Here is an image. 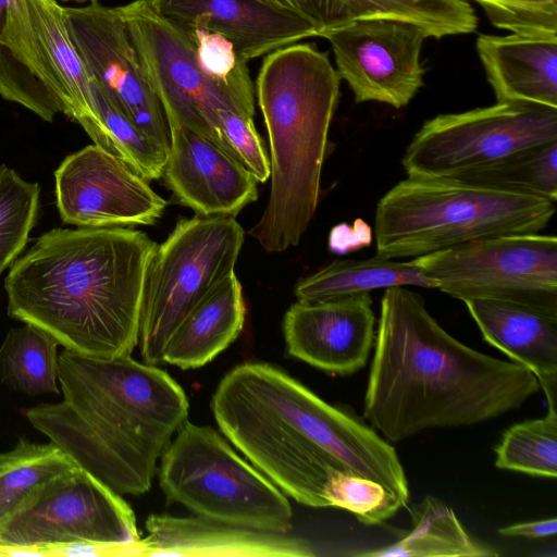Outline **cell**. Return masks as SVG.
<instances>
[{
	"instance_id": "obj_1",
	"label": "cell",
	"mask_w": 557,
	"mask_h": 557,
	"mask_svg": "<svg viewBox=\"0 0 557 557\" xmlns=\"http://www.w3.org/2000/svg\"><path fill=\"white\" fill-rule=\"evenodd\" d=\"M211 405L221 432L296 502L342 508L368 525L407 506L408 481L395 448L276 367L236 366Z\"/></svg>"
},
{
	"instance_id": "obj_2",
	"label": "cell",
	"mask_w": 557,
	"mask_h": 557,
	"mask_svg": "<svg viewBox=\"0 0 557 557\" xmlns=\"http://www.w3.org/2000/svg\"><path fill=\"white\" fill-rule=\"evenodd\" d=\"M539 388L525 367L448 334L420 294L405 286L385 288L363 416L386 441L497 418Z\"/></svg>"
},
{
	"instance_id": "obj_3",
	"label": "cell",
	"mask_w": 557,
	"mask_h": 557,
	"mask_svg": "<svg viewBox=\"0 0 557 557\" xmlns=\"http://www.w3.org/2000/svg\"><path fill=\"white\" fill-rule=\"evenodd\" d=\"M157 246L129 227L53 228L11 265L4 280L8 314L72 352L131 356Z\"/></svg>"
},
{
	"instance_id": "obj_4",
	"label": "cell",
	"mask_w": 557,
	"mask_h": 557,
	"mask_svg": "<svg viewBox=\"0 0 557 557\" xmlns=\"http://www.w3.org/2000/svg\"><path fill=\"white\" fill-rule=\"evenodd\" d=\"M58 382L62 400L27 409L32 425L119 494L148 492L158 460L187 420L182 386L131 356L90 358L66 349Z\"/></svg>"
},
{
	"instance_id": "obj_5",
	"label": "cell",
	"mask_w": 557,
	"mask_h": 557,
	"mask_svg": "<svg viewBox=\"0 0 557 557\" xmlns=\"http://www.w3.org/2000/svg\"><path fill=\"white\" fill-rule=\"evenodd\" d=\"M341 77L311 44L270 52L257 78V97L270 144L271 190L249 235L267 252L299 244L318 208L329 131Z\"/></svg>"
},
{
	"instance_id": "obj_6",
	"label": "cell",
	"mask_w": 557,
	"mask_h": 557,
	"mask_svg": "<svg viewBox=\"0 0 557 557\" xmlns=\"http://www.w3.org/2000/svg\"><path fill=\"white\" fill-rule=\"evenodd\" d=\"M556 202L448 178L407 177L377 202L376 256L421 257L467 243L540 233Z\"/></svg>"
},
{
	"instance_id": "obj_7",
	"label": "cell",
	"mask_w": 557,
	"mask_h": 557,
	"mask_svg": "<svg viewBox=\"0 0 557 557\" xmlns=\"http://www.w3.org/2000/svg\"><path fill=\"white\" fill-rule=\"evenodd\" d=\"M161 455L159 483L171 502L199 517L289 533L293 509L282 492L212 428L188 420Z\"/></svg>"
},
{
	"instance_id": "obj_8",
	"label": "cell",
	"mask_w": 557,
	"mask_h": 557,
	"mask_svg": "<svg viewBox=\"0 0 557 557\" xmlns=\"http://www.w3.org/2000/svg\"><path fill=\"white\" fill-rule=\"evenodd\" d=\"M245 232L233 216L184 218L150 261L138 345L144 362L163 361L165 344L195 305L234 271Z\"/></svg>"
},
{
	"instance_id": "obj_9",
	"label": "cell",
	"mask_w": 557,
	"mask_h": 557,
	"mask_svg": "<svg viewBox=\"0 0 557 557\" xmlns=\"http://www.w3.org/2000/svg\"><path fill=\"white\" fill-rule=\"evenodd\" d=\"M90 543L124 546L143 556L136 518L117 492L78 465L36 487L0 522V555Z\"/></svg>"
},
{
	"instance_id": "obj_10",
	"label": "cell",
	"mask_w": 557,
	"mask_h": 557,
	"mask_svg": "<svg viewBox=\"0 0 557 557\" xmlns=\"http://www.w3.org/2000/svg\"><path fill=\"white\" fill-rule=\"evenodd\" d=\"M411 261L454 298L507 301L557 318L555 235L498 236Z\"/></svg>"
},
{
	"instance_id": "obj_11",
	"label": "cell",
	"mask_w": 557,
	"mask_h": 557,
	"mask_svg": "<svg viewBox=\"0 0 557 557\" xmlns=\"http://www.w3.org/2000/svg\"><path fill=\"white\" fill-rule=\"evenodd\" d=\"M117 9L169 127H186L220 146L216 109L253 116V88L225 85L207 76L184 27L158 14L148 0H135Z\"/></svg>"
},
{
	"instance_id": "obj_12",
	"label": "cell",
	"mask_w": 557,
	"mask_h": 557,
	"mask_svg": "<svg viewBox=\"0 0 557 557\" xmlns=\"http://www.w3.org/2000/svg\"><path fill=\"white\" fill-rule=\"evenodd\" d=\"M557 141V108L495 103L425 121L401 159L409 177L445 178Z\"/></svg>"
},
{
	"instance_id": "obj_13",
	"label": "cell",
	"mask_w": 557,
	"mask_h": 557,
	"mask_svg": "<svg viewBox=\"0 0 557 557\" xmlns=\"http://www.w3.org/2000/svg\"><path fill=\"white\" fill-rule=\"evenodd\" d=\"M337 73L357 103L376 101L407 106L423 86L421 50L429 34L396 18L362 17L323 32Z\"/></svg>"
},
{
	"instance_id": "obj_14",
	"label": "cell",
	"mask_w": 557,
	"mask_h": 557,
	"mask_svg": "<svg viewBox=\"0 0 557 557\" xmlns=\"http://www.w3.org/2000/svg\"><path fill=\"white\" fill-rule=\"evenodd\" d=\"M69 36L92 81L146 135L169 150L170 127L117 9L92 0L63 8Z\"/></svg>"
},
{
	"instance_id": "obj_15",
	"label": "cell",
	"mask_w": 557,
	"mask_h": 557,
	"mask_svg": "<svg viewBox=\"0 0 557 557\" xmlns=\"http://www.w3.org/2000/svg\"><path fill=\"white\" fill-rule=\"evenodd\" d=\"M54 180L60 216L78 227L152 225L168 205L148 181L95 144L69 154Z\"/></svg>"
},
{
	"instance_id": "obj_16",
	"label": "cell",
	"mask_w": 557,
	"mask_h": 557,
	"mask_svg": "<svg viewBox=\"0 0 557 557\" xmlns=\"http://www.w3.org/2000/svg\"><path fill=\"white\" fill-rule=\"evenodd\" d=\"M64 106L95 145L107 150L102 127L94 111L92 78L73 45L57 0H13L1 38Z\"/></svg>"
},
{
	"instance_id": "obj_17",
	"label": "cell",
	"mask_w": 557,
	"mask_h": 557,
	"mask_svg": "<svg viewBox=\"0 0 557 557\" xmlns=\"http://www.w3.org/2000/svg\"><path fill=\"white\" fill-rule=\"evenodd\" d=\"M369 293L293 304L283 320L287 352L312 367L349 375L366 364L374 343Z\"/></svg>"
},
{
	"instance_id": "obj_18",
	"label": "cell",
	"mask_w": 557,
	"mask_h": 557,
	"mask_svg": "<svg viewBox=\"0 0 557 557\" xmlns=\"http://www.w3.org/2000/svg\"><path fill=\"white\" fill-rule=\"evenodd\" d=\"M162 177L181 205L200 216L235 218L258 199L257 180L210 139L183 126H170Z\"/></svg>"
},
{
	"instance_id": "obj_19",
	"label": "cell",
	"mask_w": 557,
	"mask_h": 557,
	"mask_svg": "<svg viewBox=\"0 0 557 557\" xmlns=\"http://www.w3.org/2000/svg\"><path fill=\"white\" fill-rule=\"evenodd\" d=\"M152 9L184 28H203L228 39L246 62L318 36L302 16L261 0H148Z\"/></svg>"
},
{
	"instance_id": "obj_20",
	"label": "cell",
	"mask_w": 557,
	"mask_h": 557,
	"mask_svg": "<svg viewBox=\"0 0 557 557\" xmlns=\"http://www.w3.org/2000/svg\"><path fill=\"white\" fill-rule=\"evenodd\" d=\"M143 556L311 557V544L289 533L262 531L203 517L151 515Z\"/></svg>"
},
{
	"instance_id": "obj_21",
	"label": "cell",
	"mask_w": 557,
	"mask_h": 557,
	"mask_svg": "<svg viewBox=\"0 0 557 557\" xmlns=\"http://www.w3.org/2000/svg\"><path fill=\"white\" fill-rule=\"evenodd\" d=\"M463 302L483 338L529 369L546 396L548 410L557 411V318L507 301Z\"/></svg>"
},
{
	"instance_id": "obj_22",
	"label": "cell",
	"mask_w": 557,
	"mask_h": 557,
	"mask_svg": "<svg viewBox=\"0 0 557 557\" xmlns=\"http://www.w3.org/2000/svg\"><path fill=\"white\" fill-rule=\"evenodd\" d=\"M476 50L497 103L557 108V38L481 34Z\"/></svg>"
},
{
	"instance_id": "obj_23",
	"label": "cell",
	"mask_w": 557,
	"mask_h": 557,
	"mask_svg": "<svg viewBox=\"0 0 557 557\" xmlns=\"http://www.w3.org/2000/svg\"><path fill=\"white\" fill-rule=\"evenodd\" d=\"M245 315L243 288L232 271L175 327L165 344L163 361L182 369L207 364L239 336Z\"/></svg>"
},
{
	"instance_id": "obj_24",
	"label": "cell",
	"mask_w": 557,
	"mask_h": 557,
	"mask_svg": "<svg viewBox=\"0 0 557 557\" xmlns=\"http://www.w3.org/2000/svg\"><path fill=\"white\" fill-rule=\"evenodd\" d=\"M394 286L437 287L412 261L398 262L375 256L366 260L333 261L301 278L295 287V296L297 301L317 302Z\"/></svg>"
},
{
	"instance_id": "obj_25",
	"label": "cell",
	"mask_w": 557,
	"mask_h": 557,
	"mask_svg": "<svg viewBox=\"0 0 557 557\" xmlns=\"http://www.w3.org/2000/svg\"><path fill=\"white\" fill-rule=\"evenodd\" d=\"M410 532L385 547L363 552L367 557H492L498 553L472 539L454 510L433 496L424 497L411 510Z\"/></svg>"
},
{
	"instance_id": "obj_26",
	"label": "cell",
	"mask_w": 557,
	"mask_h": 557,
	"mask_svg": "<svg viewBox=\"0 0 557 557\" xmlns=\"http://www.w3.org/2000/svg\"><path fill=\"white\" fill-rule=\"evenodd\" d=\"M59 346L33 324L11 329L0 346L1 381L29 396L59 394Z\"/></svg>"
},
{
	"instance_id": "obj_27",
	"label": "cell",
	"mask_w": 557,
	"mask_h": 557,
	"mask_svg": "<svg viewBox=\"0 0 557 557\" xmlns=\"http://www.w3.org/2000/svg\"><path fill=\"white\" fill-rule=\"evenodd\" d=\"M445 178L556 202L557 141L520 150L491 164Z\"/></svg>"
},
{
	"instance_id": "obj_28",
	"label": "cell",
	"mask_w": 557,
	"mask_h": 557,
	"mask_svg": "<svg viewBox=\"0 0 557 557\" xmlns=\"http://www.w3.org/2000/svg\"><path fill=\"white\" fill-rule=\"evenodd\" d=\"M76 466L53 443H34L21 437L0 453V522L9 517L40 484Z\"/></svg>"
},
{
	"instance_id": "obj_29",
	"label": "cell",
	"mask_w": 557,
	"mask_h": 557,
	"mask_svg": "<svg viewBox=\"0 0 557 557\" xmlns=\"http://www.w3.org/2000/svg\"><path fill=\"white\" fill-rule=\"evenodd\" d=\"M356 18L387 17L413 23L430 37L473 33L476 15L466 0H349Z\"/></svg>"
},
{
	"instance_id": "obj_30",
	"label": "cell",
	"mask_w": 557,
	"mask_h": 557,
	"mask_svg": "<svg viewBox=\"0 0 557 557\" xmlns=\"http://www.w3.org/2000/svg\"><path fill=\"white\" fill-rule=\"evenodd\" d=\"M92 101L107 140V151L124 161L149 183L161 178L169 150L132 122L94 81Z\"/></svg>"
},
{
	"instance_id": "obj_31",
	"label": "cell",
	"mask_w": 557,
	"mask_h": 557,
	"mask_svg": "<svg viewBox=\"0 0 557 557\" xmlns=\"http://www.w3.org/2000/svg\"><path fill=\"white\" fill-rule=\"evenodd\" d=\"M495 466L531 475L557 476V411L508 428L497 445Z\"/></svg>"
},
{
	"instance_id": "obj_32",
	"label": "cell",
	"mask_w": 557,
	"mask_h": 557,
	"mask_svg": "<svg viewBox=\"0 0 557 557\" xmlns=\"http://www.w3.org/2000/svg\"><path fill=\"white\" fill-rule=\"evenodd\" d=\"M40 188L0 166V275L25 248L35 225Z\"/></svg>"
},
{
	"instance_id": "obj_33",
	"label": "cell",
	"mask_w": 557,
	"mask_h": 557,
	"mask_svg": "<svg viewBox=\"0 0 557 557\" xmlns=\"http://www.w3.org/2000/svg\"><path fill=\"white\" fill-rule=\"evenodd\" d=\"M12 1L0 0V96L52 122L64 106L1 41Z\"/></svg>"
},
{
	"instance_id": "obj_34",
	"label": "cell",
	"mask_w": 557,
	"mask_h": 557,
	"mask_svg": "<svg viewBox=\"0 0 557 557\" xmlns=\"http://www.w3.org/2000/svg\"><path fill=\"white\" fill-rule=\"evenodd\" d=\"M490 22L515 35L557 38V0H473Z\"/></svg>"
},
{
	"instance_id": "obj_35",
	"label": "cell",
	"mask_w": 557,
	"mask_h": 557,
	"mask_svg": "<svg viewBox=\"0 0 557 557\" xmlns=\"http://www.w3.org/2000/svg\"><path fill=\"white\" fill-rule=\"evenodd\" d=\"M252 117L219 108L216 133L220 147L248 170L258 183H264L270 178L271 163Z\"/></svg>"
},
{
	"instance_id": "obj_36",
	"label": "cell",
	"mask_w": 557,
	"mask_h": 557,
	"mask_svg": "<svg viewBox=\"0 0 557 557\" xmlns=\"http://www.w3.org/2000/svg\"><path fill=\"white\" fill-rule=\"evenodd\" d=\"M185 29L195 45L197 62L207 76L225 85L253 88L247 62L228 39L199 27Z\"/></svg>"
},
{
	"instance_id": "obj_37",
	"label": "cell",
	"mask_w": 557,
	"mask_h": 557,
	"mask_svg": "<svg viewBox=\"0 0 557 557\" xmlns=\"http://www.w3.org/2000/svg\"><path fill=\"white\" fill-rule=\"evenodd\" d=\"M268 4L294 12L315 28L318 37L333 27L356 18L349 0H261Z\"/></svg>"
},
{
	"instance_id": "obj_38",
	"label": "cell",
	"mask_w": 557,
	"mask_h": 557,
	"mask_svg": "<svg viewBox=\"0 0 557 557\" xmlns=\"http://www.w3.org/2000/svg\"><path fill=\"white\" fill-rule=\"evenodd\" d=\"M556 532L557 519L555 517L510 524L498 530V533L504 536H523L530 539L547 537L555 535Z\"/></svg>"
},
{
	"instance_id": "obj_39",
	"label": "cell",
	"mask_w": 557,
	"mask_h": 557,
	"mask_svg": "<svg viewBox=\"0 0 557 557\" xmlns=\"http://www.w3.org/2000/svg\"><path fill=\"white\" fill-rule=\"evenodd\" d=\"M73 1H86V0H73ZM92 1V0H91Z\"/></svg>"
}]
</instances>
